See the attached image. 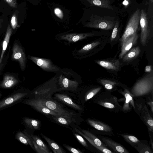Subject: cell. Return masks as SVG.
<instances>
[{"instance_id": "obj_40", "label": "cell", "mask_w": 153, "mask_h": 153, "mask_svg": "<svg viewBox=\"0 0 153 153\" xmlns=\"http://www.w3.org/2000/svg\"><path fill=\"white\" fill-rule=\"evenodd\" d=\"M149 134V137L150 144L151 147L152 149L153 150V131L151 130L148 129Z\"/></svg>"}, {"instance_id": "obj_25", "label": "cell", "mask_w": 153, "mask_h": 153, "mask_svg": "<svg viewBox=\"0 0 153 153\" xmlns=\"http://www.w3.org/2000/svg\"><path fill=\"white\" fill-rule=\"evenodd\" d=\"M13 32V30L12 28L11 27L10 25L9 24L8 25L5 37L2 43V50L0 57V60L1 62L2 60L3 55L7 49Z\"/></svg>"}, {"instance_id": "obj_12", "label": "cell", "mask_w": 153, "mask_h": 153, "mask_svg": "<svg viewBox=\"0 0 153 153\" xmlns=\"http://www.w3.org/2000/svg\"><path fill=\"white\" fill-rule=\"evenodd\" d=\"M12 59L19 63L21 69L25 68L26 58L25 54L22 47L17 43H15L12 48Z\"/></svg>"}, {"instance_id": "obj_34", "label": "cell", "mask_w": 153, "mask_h": 153, "mask_svg": "<svg viewBox=\"0 0 153 153\" xmlns=\"http://www.w3.org/2000/svg\"><path fill=\"white\" fill-rule=\"evenodd\" d=\"M101 87H98L93 88L89 91L85 95V100L87 101L97 94L101 89Z\"/></svg>"}, {"instance_id": "obj_8", "label": "cell", "mask_w": 153, "mask_h": 153, "mask_svg": "<svg viewBox=\"0 0 153 153\" xmlns=\"http://www.w3.org/2000/svg\"><path fill=\"white\" fill-rule=\"evenodd\" d=\"M115 22L105 17L95 16L85 26L88 27L101 29L104 30H111L114 27Z\"/></svg>"}, {"instance_id": "obj_38", "label": "cell", "mask_w": 153, "mask_h": 153, "mask_svg": "<svg viewBox=\"0 0 153 153\" xmlns=\"http://www.w3.org/2000/svg\"><path fill=\"white\" fill-rule=\"evenodd\" d=\"M11 26L13 29H15L17 25V20L16 14H13L10 21Z\"/></svg>"}, {"instance_id": "obj_20", "label": "cell", "mask_w": 153, "mask_h": 153, "mask_svg": "<svg viewBox=\"0 0 153 153\" xmlns=\"http://www.w3.org/2000/svg\"><path fill=\"white\" fill-rule=\"evenodd\" d=\"M18 82V81L14 76L9 74L5 75L0 84V87L4 89L13 87Z\"/></svg>"}, {"instance_id": "obj_1", "label": "cell", "mask_w": 153, "mask_h": 153, "mask_svg": "<svg viewBox=\"0 0 153 153\" xmlns=\"http://www.w3.org/2000/svg\"><path fill=\"white\" fill-rule=\"evenodd\" d=\"M153 74L150 73L138 81L130 91L134 98L140 97L153 93Z\"/></svg>"}, {"instance_id": "obj_43", "label": "cell", "mask_w": 153, "mask_h": 153, "mask_svg": "<svg viewBox=\"0 0 153 153\" xmlns=\"http://www.w3.org/2000/svg\"><path fill=\"white\" fill-rule=\"evenodd\" d=\"M123 4L125 6H127L129 4L128 1V0H124L123 2Z\"/></svg>"}, {"instance_id": "obj_4", "label": "cell", "mask_w": 153, "mask_h": 153, "mask_svg": "<svg viewBox=\"0 0 153 153\" xmlns=\"http://www.w3.org/2000/svg\"><path fill=\"white\" fill-rule=\"evenodd\" d=\"M146 102L145 100L143 98L134 100L135 112L147 126L148 129L153 131V119L149 112Z\"/></svg>"}, {"instance_id": "obj_5", "label": "cell", "mask_w": 153, "mask_h": 153, "mask_svg": "<svg viewBox=\"0 0 153 153\" xmlns=\"http://www.w3.org/2000/svg\"><path fill=\"white\" fill-rule=\"evenodd\" d=\"M140 10L137 9L130 17L123 35L120 39L121 46L130 37L137 33L140 24Z\"/></svg>"}, {"instance_id": "obj_11", "label": "cell", "mask_w": 153, "mask_h": 153, "mask_svg": "<svg viewBox=\"0 0 153 153\" xmlns=\"http://www.w3.org/2000/svg\"><path fill=\"white\" fill-rule=\"evenodd\" d=\"M118 91L124 97L123 100L124 102L121 111L124 113L129 112L131 111L132 107L135 111L136 108L134 97L129 90L125 88L123 91Z\"/></svg>"}, {"instance_id": "obj_7", "label": "cell", "mask_w": 153, "mask_h": 153, "mask_svg": "<svg viewBox=\"0 0 153 153\" xmlns=\"http://www.w3.org/2000/svg\"><path fill=\"white\" fill-rule=\"evenodd\" d=\"M36 99L38 100L45 106L62 115L71 118H76L78 116L76 113L69 111L65 109L59 103L52 99L50 100Z\"/></svg>"}, {"instance_id": "obj_33", "label": "cell", "mask_w": 153, "mask_h": 153, "mask_svg": "<svg viewBox=\"0 0 153 153\" xmlns=\"http://www.w3.org/2000/svg\"><path fill=\"white\" fill-rule=\"evenodd\" d=\"M100 44V42H99L96 41L86 45L78 51V53L82 54L87 52Z\"/></svg>"}, {"instance_id": "obj_23", "label": "cell", "mask_w": 153, "mask_h": 153, "mask_svg": "<svg viewBox=\"0 0 153 153\" xmlns=\"http://www.w3.org/2000/svg\"><path fill=\"white\" fill-rule=\"evenodd\" d=\"M16 138L19 141L25 145H29L34 149V148L31 140V138L29 134L24 131H17L16 134Z\"/></svg>"}, {"instance_id": "obj_35", "label": "cell", "mask_w": 153, "mask_h": 153, "mask_svg": "<svg viewBox=\"0 0 153 153\" xmlns=\"http://www.w3.org/2000/svg\"><path fill=\"white\" fill-rule=\"evenodd\" d=\"M73 133L76 139L82 145L85 147H88V145L86 141L79 134L75 132L74 130L73 131Z\"/></svg>"}, {"instance_id": "obj_18", "label": "cell", "mask_w": 153, "mask_h": 153, "mask_svg": "<svg viewBox=\"0 0 153 153\" xmlns=\"http://www.w3.org/2000/svg\"><path fill=\"white\" fill-rule=\"evenodd\" d=\"M55 98L58 101L79 112L83 111V108L78 105L74 102L72 99L65 94H56Z\"/></svg>"}, {"instance_id": "obj_16", "label": "cell", "mask_w": 153, "mask_h": 153, "mask_svg": "<svg viewBox=\"0 0 153 153\" xmlns=\"http://www.w3.org/2000/svg\"><path fill=\"white\" fill-rule=\"evenodd\" d=\"M34 148L37 153H50L46 144L37 135L29 134Z\"/></svg>"}, {"instance_id": "obj_21", "label": "cell", "mask_w": 153, "mask_h": 153, "mask_svg": "<svg viewBox=\"0 0 153 153\" xmlns=\"http://www.w3.org/2000/svg\"><path fill=\"white\" fill-rule=\"evenodd\" d=\"M53 119L58 123L65 126H73L75 124L78 123L76 118H71L64 116H53Z\"/></svg>"}, {"instance_id": "obj_14", "label": "cell", "mask_w": 153, "mask_h": 153, "mask_svg": "<svg viewBox=\"0 0 153 153\" xmlns=\"http://www.w3.org/2000/svg\"><path fill=\"white\" fill-rule=\"evenodd\" d=\"M58 84L59 87L57 88V91L65 90L75 91L77 90L78 82L61 76L59 77Z\"/></svg>"}, {"instance_id": "obj_27", "label": "cell", "mask_w": 153, "mask_h": 153, "mask_svg": "<svg viewBox=\"0 0 153 153\" xmlns=\"http://www.w3.org/2000/svg\"><path fill=\"white\" fill-rule=\"evenodd\" d=\"M90 33H72L65 35L62 37V39H65L71 42H76L80 40L92 35Z\"/></svg>"}, {"instance_id": "obj_29", "label": "cell", "mask_w": 153, "mask_h": 153, "mask_svg": "<svg viewBox=\"0 0 153 153\" xmlns=\"http://www.w3.org/2000/svg\"><path fill=\"white\" fill-rule=\"evenodd\" d=\"M23 120L24 124L29 128L37 130L39 127L40 122L38 120L25 117Z\"/></svg>"}, {"instance_id": "obj_22", "label": "cell", "mask_w": 153, "mask_h": 153, "mask_svg": "<svg viewBox=\"0 0 153 153\" xmlns=\"http://www.w3.org/2000/svg\"><path fill=\"white\" fill-rule=\"evenodd\" d=\"M97 63L100 66L108 69L117 70L120 66V62L118 59L113 60H98Z\"/></svg>"}, {"instance_id": "obj_19", "label": "cell", "mask_w": 153, "mask_h": 153, "mask_svg": "<svg viewBox=\"0 0 153 153\" xmlns=\"http://www.w3.org/2000/svg\"><path fill=\"white\" fill-rule=\"evenodd\" d=\"M138 35L137 33L130 37L121 46V51L119 54L120 58L123 56L131 49L137 42Z\"/></svg>"}, {"instance_id": "obj_46", "label": "cell", "mask_w": 153, "mask_h": 153, "mask_svg": "<svg viewBox=\"0 0 153 153\" xmlns=\"http://www.w3.org/2000/svg\"><path fill=\"white\" fill-rule=\"evenodd\" d=\"M1 23H0V25H1Z\"/></svg>"}, {"instance_id": "obj_37", "label": "cell", "mask_w": 153, "mask_h": 153, "mask_svg": "<svg viewBox=\"0 0 153 153\" xmlns=\"http://www.w3.org/2000/svg\"><path fill=\"white\" fill-rule=\"evenodd\" d=\"M70 152L73 153H82L83 152L81 150L76 148H73L70 146L66 144L63 145Z\"/></svg>"}, {"instance_id": "obj_15", "label": "cell", "mask_w": 153, "mask_h": 153, "mask_svg": "<svg viewBox=\"0 0 153 153\" xmlns=\"http://www.w3.org/2000/svg\"><path fill=\"white\" fill-rule=\"evenodd\" d=\"M87 122L91 127L103 132V134L109 135H114L112 128L108 125L101 121L90 118L87 120Z\"/></svg>"}, {"instance_id": "obj_17", "label": "cell", "mask_w": 153, "mask_h": 153, "mask_svg": "<svg viewBox=\"0 0 153 153\" xmlns=\"http://www.w3.org/2000/svg\"><path fill=\"white\" fill-rule=\"evenodd\" d=\"M100 137L105 145L112 149L114 153H129L128 151L120 144L108 137Z\"/></svg>"}, {"instance_id": "obj_10", "label": "cell", "mask_w": 153, "mask_h": 153, "mask_svg": "<svg viewBox=\"0 0 153 153\" xmlns=\"http://www.w3.org/2000/svg\"><path fill=\"white\" fill-rule=\"evenodd\" d=\"M140 24L141 27L140 41L143 46L146 45L149 34V28L147 15L144 10L140 12Z\"/></svg>"}, {"instance_id": "obj_13", "label": "cell", "mask_w": 153, "mask_h": 153, "mask_svg": "<svg viewBox=\"0 0 153 153\" xmlns=\"http://www.w3.org/2000/svg\"><path fill=\"white\" fill-rule=\"evenodd\" d=\"M30 59L45 71L55 72L59 69L54 65L49 59L29 56Z\"/></svg>"}, {"instance_id": "obj_39", "label": "cell", "mask_w": 153, "mask_h": 153, "mask_svg": "<svg viewBox=\"0 0 153 153\" xmlns=\"http://www.w3.org/2000/svg\"><path fill=\"white\" fill-rule=\"evenodd\" d=\"M146 101L149 106L151 110L152 113H153V96L152 97L149 96L146 98Z\"/></svg>"}, {"instance_id": "obj_3", "label": "cell", "mask_w": 153, "mask_h": 153, "mask_svg": "<svg viewBox=\"0 0 153 153\" xmlns=\"http://www.w3.org/2000/svg\"><path fill=\"white\" fill-rule=\"evenodd\" d=\"M31 93L23 90H19L4 97L0 100V111L22 102L25 98L30 97Z\"/></svg>"}, {"instance_id": "obj_32", "label": "cell", "mask_w": 153, "mask_h": 153, "mask_svg": "<svg viewBox=\"0 0 153 153\" xmlns=\"http://www.w3.org/2000/svg\"><path fill=\"white\" fill-rule=\"evenodd\" d=\"M99 82L106 89L110 91L112 90L116 86L118 85L115 81L105 79H101Z\"/></svg>"}, {"instance_id": "obj_42", "label": "cell", "mask_w": 153, "mask_h": 153, "mask_svg": "<svg viewBox=\"0 0 153 153\" xmlns=\"http://www.w3.org/2000/svg\"><path fill=\"white\" fill-rule=\"evenodd\" d=\"M54 13L56 16L60 18L63 16V13L61 10L58 8H56L54 10Z\"/></svg>"}, {"instance_id": "obj_9", "label": "cell", "mask_w": 153, "mask_h": 153, "mask_svg": "<svg viewBox=\"0 0 153 153\" xmlns=\"http://www.w3.org/2000/svg\"><path fill=\"white\" fill-rule=\"evenodd\" d=\"M22 102L31 106L36 111L45 114L53 116L62 115L45 106L37 99L33 98L25 99Z\"/></svg>"}, {"instance_id": "obj_41", "label": "cell", "mask_w": 153, "mask_h": 153, "mask_svg": "<svg viewBox=\"0 0 153 153\" xmlns=\"http://www.w3.org/2000/svg\"><path fill=\"white\" fill-rule=\"evenodd\" d=\"M9 5L13 8H16L17 6L16 0H4Z\"/></svg>"}, {"instance_id": "obj_36", "label": "cell", "mask_w": 153, "mask_h": 153, "mask_svg": "<svg viewBox=\"0 0 153 153\" xmlns=\"http://www.w3.org/2000/svg\"><path fill=\"white\" fill-rule=\"evenodd\" d=\"M119 22L118 20H117L115 23L114 28L111 35L110 40L111 41H113L116 38L117 32L118 31V29L119 27Z\"/></svg>"}, {"instance_id": "obj_45", "label": "cell", "mask_w": 153, "mask_h": 153, "mask_svg": "<svg viewBox=\"0 0 153 153\" xmlns=\"http://www.w3.org/2000/svg\"><path fill=\"white\" fill-rule=\"evenodd\" d=\"M1 61L0 60V65L1 64Z\"/></svg>"}, {"instance_id": "obj_6", "label": "cell", "mask_w": 153, "mask_h": 153, "mask_svg": "<svg viewBox=\"0 0 153 153\" xmlns=\"http://www.w3.org/2000/svg\"><path fill=\"white\" fill-rule=\"evenodd\" d=\"M56 83L50 82L36 89L31 93L30 98L50 100L53 94L57 91Z\"/></svg>"}, {"instance_id": "obj_26", "label": "cell", "mask_w": 153, "mask_h": 153, "mask_svg": "<svg viewBox=\"0 0 153 153\" xmlns=\"http://www.w3.org/2000/svg\"><path fill=\"white\" fill-rule=\"evenodd\" d=\"M139 153H153L147 141L141 140L136 146L133 147Z\"/></svg>"}, {"instance_id": "obj_2", "label": "cell", "mask_w": 153, "mask_h": 153, "mask_svg": "<svg viewBox=\"0 0 153 153\" xmlns=\"http://www.w3.org/2000/svg\"><path fill=\"white\" fill-rule=\"evenodd\" d=\"M93 102L114 112L122 111V106L119 103L117 98L110 94L99 95L94 99Z\"/></svg>"}, {"instance_id": "obj_44", "label": "cell", "mask_w": 153, "mask_h": 153, "mask_svg": "<svg viewBox=\"0 0 153 153\" xmlns=\"http://www.w3.org/2000/svg\"><path fill=\"white\" fill-rule=\"evenodd\" d=\"M2 96V94H1L0 93V98Z\"/></svg>"}, {"instance_id": "obj_30", "label": "cell", "mask_w": 153, "mask_h": 153, "mask_svg": "<svg viewBox=\"0 0 153 153\" xmlns=\"http://www.w3.org/2000/svg\"><path fill=\"white\" fill-rule=\"evenodd\" d=\"M118 134L133 147L136 146L140 141V140L134 136L123 133H119Z\"/></svg>"}, {"instance_id": "obj_24", "label": "cell", "mask_w": 153, "mask_h": 153, "mask_svg": "<svg viewBox=\"0 0 153 153\" xmlns=\"http://www.w3.org/2000/svg\"><path fill=\"white\" fill-rule=\"evenodd\" d=\"M41 135L46 141L49 146L54 153H65L66 152L62 147L54 140L48 138L43 134Z\"/></svg>"}, {"instance_id": "obj_31", "label": "cell", "mask_w": 153, "mask_h": 153, "mask_svg": "<svg viewBox=\"0 0 153 153\" xmlns=\"http://www.w3.org/2000/svg\"><path fill=\"white\" fill-rule=\"evenodd\" d=\"M91 5L109 9H112L109 0H87Z\"/></svg>"}, {"instance_id": "obj_28", "label": "cell", "mask_w": 153, "mask_h": 153, "mask_svg": "<svg viewBox=\"0 0 153 153\" xmlns=\"http://www.w3.org/2000/svg\"><path fill=\"white\" fill-rule=\"evenodd\" d=\"M140 52V48L137 46L129 51L123 57V62L131 60L138 56Z\"/></svg>"}]
</instances>
